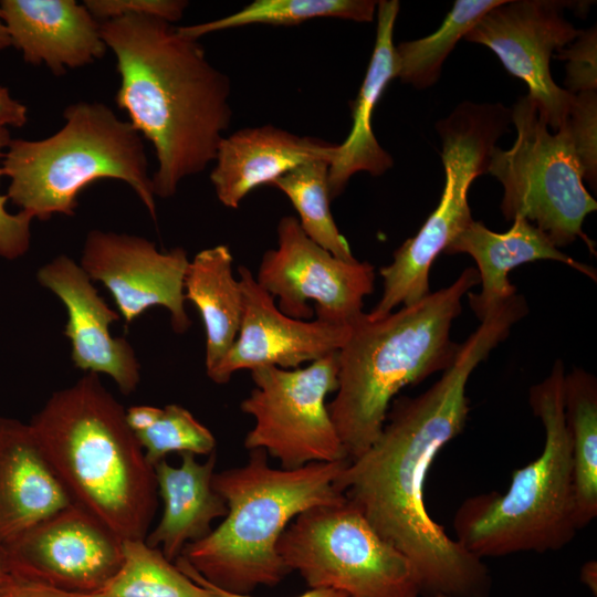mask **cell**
<instances>
[{
    "label": "cell",
    "instance_id": "cell-23",
    "mask_svg": "<svg viewBox=\"0 0 597 597\" xmlns=\"http://www.w3.org/2000/svg\"><path fill=\"white\" fill-rule=\"evenodd\" d=\"M180 455L178 467L166 459L154 465L164 507L159 522L145 538L171 562L181 555L186 545L205 538L212 531V522L228 512L226 501L212 485L216 451L205 462H199L191 453Z\"/></svg>",
    "mask_w": 597,
    "mask_h": 597
},
{
    "label": "cell",
    "instance_id": "cell-18",
    "mask_svg": "<svg viewBox=\"0 0 597 597\" xmlns=\"http://www.w3.org/2000/svg\"><path fill=\"white\" fill-rule=\"evenodd\" d=\"M11 46L25 63L44 64L55 76L104 57L98 22L74 0H1Z\"/></svg>",
    "mask_w": 597,
    "mask_h": 597
},
{
    "label": "cell",
    "instance_id": "cell-14",
    "mask_svg": "<svg viewBox=\"0 0 597 597\" xmlns=\"http://www.w3.org/2000/svg\"><path fill=\"white\" fill-rule=\"evenodd\" d=\"M92 281L102 282L128 325L150 307H165L175 333L191 325L184 282L189 264L180 247L159 251L143 237L112 231L87 233L80 263Z\"/></svg>",
    "mask_w": 597,
    "mask_h": 597
},
{
    "label": "cell",
    "instance_id": "cell-6",
    "mask_svg": "<svg viewBox=\"0 0 597 597\" xmlns=\"http://www.w3.org/2000/svg\"><path fill=\"white\" fill-rule=\"evenodd\" d=\"M565 374L557 359L549 375L530 388V407L545 431L542 453L513 471L504 493L472 495L455 512V540L481 559L555 552L576 536L572 444L563 399Z\"/></svg>",
    "mask_w": 597,
    "mask_h": 597
},
{
    "label": "cell",
    "instance_id": "cell-36",
    "mask_svg": "<svg viewBox=\"0 0 597 597\" xmlns=\"http://www.w3.org/2000/svg\"><path fill=\"white\" fill-rule=\"evenodd\" d=\"M175 564L191 580L203 586L205 588H208L219 597H252L245 594H233L212 585L211 583L206 580L198 572H196L182 556H179L175 561ZM298 597H348V595L333 588H311V590L304 593Z\"/></svg>",
    "mask_w": 597,
    "mask_h": 597
},
{
    "label": "cell",
    "instance_id": "cell-12",
    "mask_svg": "<svg viewBox=\"0 0 597 597\" xmlns=\"http://www.w3.org/2000/svg\"><path fill=\"white\" fill-rule=\"evenodd\" d=\"M277 247L262 255L256 282L287 316L313 315L331 324L352 325L364 312V298L373 293L375 269L367 261H345L312 241L294 216L277 224Z\"/></svg>",
    "mask_w": 597,
    "mask_h": 597
},
{
    "label": "cell",
    "instance_id": "cell-25",
    "mask_svg": "<svg viewBox=\"0 0 597 597\" xmlns=\"http://www.w3.org/2000/svg\"><path fill=\"white\" fill-rule=\"evenodd\" d=\"M564 413L570 436L575 522L578 531L597 515V379L582 368L564 377Z\"/></svg>",
    "mask_w": 597,
    "mask_h": 597
},
{
    "label": "cell",
    "instance_id": "cell-34",
    "mask_svg": "<svg viewBox=\"0 0 597 597\" xmlns=\"http://www.w3.org/2000/svg\"><path fill=\"white\" fill-rule=\"evenodd\" d=\"M83 3L98 22L138 14L175 23L188 7L184 0H85Z\"/></svg>",
    "mask_w": 597,
    "mask_h": 597
},
{
    "label": "cell",
    "instance_id": "cell-4",
    "mask_svg": "<svg viewBox=\"0 0 597 597\" xmlns=\"http://www.w3.org/2000/svg\"><path fill=\"white\" fill-rule=\"evenodd\" d=\"M479 283L467 268L449 286L418 302L370 320L363 313L338 350V387L327 404L331 419L349 460L380 436L395 396L406 386L444 371L460 344L450 337L462 297Z\"/></svg>",
    "mask_w": 597,
    "mask_h": 597
},
{
    "label": "cell",
    "instance_id": "cell-15",
    "mask_svg": "<svg viewBox=\"0 0 597 597\" xmlns=\"http://www.w3.org/2000/svg\"><path fill=\"white\" fill-rule=\"evenodd\" d=\"M17 574L72 593H95L117 573L123 541L72 504L6 545Z\"/></svg>",
    "mask_w": 597,
    "mask_h": 597
},
{
    "label": "cell",
    "instance_id": "cell-13",
    "mask_svg": "<svg viewBox=\"0 0 597 597\" xmlns=\"http://www.w3.org/2000/svg\"><path fill=\"white\" fill-rule=\"evenodd\" d=\"M572 6L558 0H504L463 38L488 46L509 73L525 82L527 96L554 132L566 121L574 97L554 82L551 73L554 53L582 31L564 17V9Z\"/></svg>",
    "mask_w": 597,
    "mask_h": 597
},
{
    "label": "cell",
    "instance_id": "cell-28",
    "mask_svg": "<svg viewBox=\"0 0 597 597\" xmlns=\"http://www.w3.org/2000/svg\"><path fill=\"white\" fill-rule=\"evenodd\" d=\"M378 1L374 0H254L223 18L178 27L188 36H201L251 24L297 25L316 18L371 22Z\"/></svg>",
    "mask_w": 597,
    "mask_h": 597
},
{
    "label": "cell",
    "instance_id": "cell-37",
    "mask_svg": "<svg viewBox=\"0 0 597 597\" xmlns=\"http://www.w3.org/2000/svg\"><path fill=\"white\" fill-rule=\"evenodd\" d=\"M27 121V106L13 98L6 86L0 85V126L20 128Z\"/></svg>",
    "mask_w": 597,
    "mask_h": 597
},
{
    "label": "cell",
    "instance_id": "cell-16",
    "mask_svg": "<svg viewBox=\"0 0 597 597\" xmlns=\"http://www.w3.org/2000/svg\"><path fill=\"white\" fill-rule=\"evenodd\" d=\"M243 313L238 336L211 379L228 383L235 371L275 366L295 369L338 352L352 325L331 324L317 318L298 320L282 313L275 298L247 266H239Z\"/></svg>",
    "mask_w": 597,
    "mask_h": 597
},
{
    "label": "cell",
    "instance_id": "cell-32",
    "mask_svg": "<svg viewBox=\"0 0 597 597\" xmlns=\"http://www.w3.org/2000/svg\"><path fill=\"white\" fill-rule=\"evenodd\" d=\"M597 32L596 28L582 30L580 34L556 57L567 61L566 91L575 95L582 92H596L597 88Z\"/></svg>",
    "mask_w": 597,
    "mask_h": 597
},
{
    "label": "cell",
    "instance_id": "cell-38",
    "mask_svg": "<svg viewBox=\"0 0 597 597\" xmlns=\"http://www.w3.org/2000/svg\"><path fill=\"white\" fill-rule=\"evenodd\" d=\"M161 408L154 406H133L125 411L127 425L134 433L148 429L160 416Z\"/></svg>",
    "mask_w": 597,
    "mask_h": 597
},
{
    "label": "cell",
    "instance_id": "cell-20",
    "mask_svg": "<svg viewBox=\"0 0 597 597\" xmlns=\"http://www.w3.org/2000/svg\"><path fill=\"white\" fill-rule=\"evenodd\" d=\"M72 504L31 426L0 417V544Z\"/></svg>",
    "mask_w": 597,
    "mask_h": 597
},
{
    "label": "cell",
    "instance_id": "cell-1",
    "mask_svg": "<svg viewBox=\"0 0 597 597\" xmlns=\"http://www.w3.org/2000/svg\"><path fill=\"white\" fill-rule=\"evenodd\" d=\"M517 321L505 305L481 321L433 385L392 400L380 436L336 478L339 492L410 561L421 596L490 597L489 568L429 515L425 488L437 454L465 427L471 374Z\"/></svg>",
    "mask_w": 597,
    "mask_h": 597
},
{
    "label": "cell",
    "instance_id": "cell-24",
    "mask_svg": "<svg viewBox=\"0 0 597 597\" xmlns=\"http://www.w3.org/2000/svg\"><path fill=\"white\" fill-rule=\"evenodd\" d=\"M232 264L228 245L203 249L189 261L184 282L185 298L196 306L203 323L210 379L234 344L242 320L243 295Z\"/></svg>",
    "mask_w": 597,
    "mask_h": 597
},
{
    "label": "cell",
    "instance_id": "cell-29",
    "mask_svg": "<svg viewBox=\"0 0 597 597\" xmlns=\"http://www.w3.org/2000/svg\"><path fill=\"white\" fill-rule=\"evenodd\" d=\"M328 167L325 159L303 163L274 180L271 187L289 198L302 230L312 241L338 259L353 261L349 244L329 210Z\"/></svg>",
    "mask_w": 597,
    "mask_h": 597
},
{
    "label": "cell",
    "instance_id": "cell-3",
    "mask_svg": "<svg viewBox=\"0 0 597 597\" xmlns=\"http://www.w3.org/2000/svg\"><path fill=\"white\" fill-rule=\"evenodd\" d=\"M125 411L98 375L87 373L54 392L29 425L73 504L122 541L145 540L159 496Z\"/></svg>",
    "mask_w": 597,
    "mask_h": 597
},
{
    "label": "cell",
    "instance_id": "cell-31",
    "mask_svg": "<svg viewBox=\"0 0 597 597\" xmlns=\"http://www.w3.org/2000/svg\"><path fill=\"white\" fill-rule=\"evenodd\" d=\"M566 121L583 167L584 180L595 189L597 181V93L575 94Z\"/></svg>",
    "mask_w": 597,
    "mask_h": 597
},
{
    "label": "cell",
    "instance_id": "cell-21",
    "mask_svg": "<svg viewBox=\"0 0 597 597\" xmlns=\"http://www.w3.org/2000/svg\"><path fill=\"white\" fill-rule=\"evenodd\" d=\"M509 231L499 233L473 220L443 253H465L478 265L479 293H469V303L480 321L516 294L509 281L514 268L538 260L566 264L596 281V270L578 262L555 247L547 235L526 218L516 216Z\"/></svg>",
    "mask_w": 597,
    "mask_h": 597
},
{
    "label": "cell",
    "instance_id": "cell-39",
    "mask_svg": "<svg viewBox=\"0 0 597 597\" xmlns=\"http://www.w3.org/2000/svg\"><path fill=\"white\" fill-rule=\"evenodd\" d=\"M15 576L17 573L12 566L8 551L4 545L0 544V596Z\"/></svg>",
    "mask_w": 597,
    "mask_h": 597
},
{
    "label": "cell",
    "instance_id": "cell-19",
    "mask_svg": "<svg viewBox=\"0 0 597 597\" xmlns=\"http://www.w3.org/2000/svg\"><path fill=\"white\" fill-rule=\"evenodd\" d=\"M334 148L333 144L273 125L242 128L219 143L210 180L218 200L238 209L252 190L271 186L296 166L314 159L331 163Z\"/></svg>",
    "mask_w": 597,
    "mask_h": 597
},
{
    "label": "cell",
    "instance_id": "cell-5",
    "mask_svg": "<svg viewBox=\"0 0 597 597\" xmlns=\"http://www.w3.org/2000/svg\"><path fill=\"white\" fill-rule=\"evenodd\" d=\"M348 460L275 469L264 450H251L245 464L214 472L212 485L227 503V515L180 556L206 580L233 594L277 585L291 573L277 553L282 533L302 512L346 499L335 481Z\"/></svg>",
    "mask_w": 597,
    "mask_h": 597
},
{
    "label": "cell",
    "instance_id": "cell-10",
    "mask_svg": "<svg viewBox=\"0 0 597 597\" xmlns=\"http://www.w3.org/2000/svg\"><path fill=\"white\" fill-rule=\"evenodd\" d=\"M277 553L310 588L348 597L421 596L410 561L347 499L298 514L282 533Z\"/></svg>",
    "mask_w": 597,
    "mask_h": 597
},
{
    "label": "cell",
    "instance_id": "cell-9",
    "mask_svg": "<svg viewBox=\"0 0 597 597\" xmlns=\"http://www.w3.org/2000/svg\"><path fill=\"white\" fill-rule=\"evenodd\" d=\"M516 129L513 146L492 153L488 174L503 187L501 211L536 226L555 247L582 239L595 255V243L583 231L586 216L597 209L584 186V172L567 121L552 130L536 103L522 96L511 109Z\"/></svg>",
    "mask_w": 597,
    "mask_h": 597
},
{
    "label": "cell",
    "instance_id": "cell-7",
    "mask_svg": "<svg viewBox=\"0 0 597 597\" xmlns=\"http://www.w3.org/2000/svg\"><path fill=\"white\" fill-rule=\"evenodd\" d=\"M53 135L12 138L1 161L9 179L8 200L33 219L75 214L77 197L88 185L124 181L156 220V201L143 136L102 102L80 101L63 112Z\"/></svg>",
    "mask_w": 597,
    "mask_h": 597
},
{
    "label": "cell",
    "instance_id": "cell-17",
    "mask_svg": "<svg viewBox=\"0 0 597 597\" xmlns=\"http://www.w3.org/2000/svg\"><path fill=\"white\" fill-rule=\"evenodd\" d=\"M36 277L65 306L64 335L71 341L74 366L108 375L125 396L135 391L140 380L138 359L130 344L109 331L121 315L98 295L81 265L61 254L41 266Z\"/></svg>",
    "mask_w": 597,
    "mask_h": 597
},
{
    "label": "cell",
    "instance_id": "cell-2",
    "mask_svg": "<svg viewBox=\"0 0 597 597\" xmlns=\"http://www.w3.org/2000/svg\"><path fill=\"white\" fill-rule=\"evenodd\" d=\"M101 34L116 59V104L154 147V193L172 197L214 160L232 119L230 78L166 20L127 14L101 22Z\"/></svg>",
    "mask_w": 597,
    "mask_h": 597
},
{
    "label": "cell",
    "instance_id": "cell-27",
    "mask_svg": "<svg viewBox=\"0 0 597 597\" xmlns=\"http://www.w3.org/2000/svg\"><path fill=\"white\" fill-rule=\"evenodd\" d=\"M504 0H457L438 30L395 46L396 77L422 90L436 84L442 64L461 38Z\"/></svg>",
    "mask_w": 597,
    "mask_h": 597
},
{
    "label": "cell",
    "instance_id": "cell-35",
    "mask_svg": "<svg viewBox=\"0 0 597 597\" xmlns=\"http://www.w3.org/2000/svg\"><path fill=\"white\" fill-rule=\"evenodd\" d=\"M0 597H93V593H72L17 574Z\"/></svg>",
    "mask_w": 597,
    "mask_h": 597
},
{
    "label": "cell",
    "instance_id": "cell-8",
    "mask_svg": "<svg viewBox=\"0 0 597 597\" xmlns=\"http://www.w3.org/2000/svg\"><path fill=\"white\" fill-rule=\"evenodd\" d=\"M511 109L501 103H460L436 128L446 181L440 201L419 231L406 240L380 269V300L367 313L377 320L399 305H410L430 293L429 272L437 256L472 221L468 193L488 168L498 139L509 130Z\"/></svg>",
    "mask_w": 597,
    "mask_h": 597
},
{
    "label": "cell",
    "instance_id": "cell-42",
    "mask_svg": "<svg viewBox=\"0 0 597 597\" xmlns=\"http://www.w3.org/2000/svg\"><path fill=\"white\" fill-rule=\"evenodd\" d=\"M433 597H450V596L443 595V594H438V595H434Z\"/></svg>",
    "mask_w": 597,
    "mask_h": 597
},
{
    "label": "cell",
    "instance_id": "cell-26",
    "mask_svg": "<svg viewBox=\"0 0 597 597\" xmlns=\"http://www.w3.org/2000/svg\"><path fill=\"white\" fill-rule=\"evenodd\" d=\"M93 597H219L191 580L145 540L123 541V562Z\"/></svg>",
    "mask_w": 597,
    "mask_h": 597
},
{
    "label": "cell",
    "instance_id": "cell-33",
    "mask_svg": "<svg viewBox=\"0 0 597 597\" xmlns=\"http://www.w3.org/2000/svg\"><path fill=\"white\" fill-rule=\"evenodd\" d=\"M8 127L0 126V180L2 175L1 161L11 142ZM8 197L0 193V256L15 260L27 253L31 242V222L33 218L24 212L11 213L7 210Z\"/></svg>",
    "mask_w": 597,
    "mask_h": 597
},
{
    "label": "cell",
    "instance_id": "cell-22",
    "mask_svg": "<svg viewBox=\"0 0 597 597\" xmlns=\"http://www.w3.org/2000/svg\"><path fill=\"white\" fill-rule=\"evenodd\" d=\"M399 1L381 0L377 3V32L374 51L359 88L352 104V128L341 145H335L328 167L331 200L339 196L349 179L366 171L380 176L391 168V156L380 146L373 132L374 109L389 82L396 77L394 27Z\"/></svg>",
    "mask_w": 597,
    "mask_h": 597
},
{
    "label": "cell",
    "instance_id": "cell-11",
    "mask_svg": "<svg viewBox=\"0 0 597 597\" xmlns=\"http://www.w3.org/2000/svg\"><path fill=\"white\" fill-rule=\"evenodd\" d=\"M251 378L254 387L240 405L254 419L245 449L264 450L289 470L348 459L326 404L338 387V352L304 368L259 367Z\"/></svg>",
    "mask_w": 597,
    "mask_h": 597
},
{
    "label": "cell",
    "instance_id": "cell-30",
    "mask_svg": "<svg viewBox=\"0 0 597 597\" xmlns=\"http://www.w3.org/2000/svg\"><path fill=\"white\" fill-rule=\"evenodd\" d=\"M144 453L154 467L169 453L209 455L216 451V438L186 408L170 404L146 430L135 433Z\"/></svg>",
    "mask_w": 597,
    "mask_h": 597
},
{
    "label": "cell",
    "instance_id": "cell-41",
    "mask_svg": "<svg viewBox=\"0 0 597 597\" xmlns=\"http://www.w3.org/2000/svg\"><path fill=\"white\" fill-rule=\"evenodd\" d=\"M11 46L10 38L6 28V24L1 17V10H0V51L8 49Z\"/></svg>",
    "mask_w": 597,
    "mask_h": 597
},
{
    "label": "cell",
    "instance_id": "cell-40",
    "mask_svg": "<svg viewBox=\"0 0 597 597\" xmlns=\"http://www.w3.org/2000/svg\"><path fill=\"white\" fill-rule=\"evenodd\" d=\"M579 578L594 596L597 595V563L595 559L584 563L580 567Z\"/></svg>",
    "mask_w": 597,
    "mask_h": 597
}]
</instances>
